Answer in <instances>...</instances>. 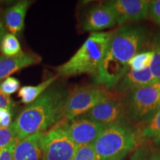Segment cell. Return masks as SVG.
<instances>
[{"instance_id": "6da1fadb", "label": "cell", "mask_w": 160, "mask_h": 160, "mask_svg": "<svg viewBox=\"0 0 160 160\" xmlns=\"http://www.w3.org/2000/svg\"><path fill=\"white\" fill-rule=\"evenodd\" d=\"M144 40L143 30L137 26H123L113 32L105 57L94 77L96 82L107 89L117 85L128 70L132 58L139 53Z\"/></svg>"}, {"instance_id": "7a4b0ae2", "label": "cell", "mask_w": 160, "mask_h": 160, "mask_svg": "<svg viewBox=\"0 0 160 160\" xmlns=\"http://www.w3.org/2000/svg\"><path fill=\"white\" fill-rule=\"evenodd\" d=\"M68 93L59 86H51L25 108L12 123L19 140L45 133L64 117Z\"/></svg>"}, {"instance_id": "3957f363", "label": "cell", "mask_w": 160, "mask_h": 160, "mask_svg": "<svg viewBox=\"0 0 160 160\" xmlns=\"http://www.w3.org/2000/svg\"><path fill=\"white\" fill-rule=\"evenodd\" d=\"M112 34L111 31L91 33L75 54L57 68L58 77L90 74L94 77L107 52Z\"/></svg>"}, {"instance_id": "277c9868", "label": "cell", "mask_w": 160, "mask_h": 160, "mask_svg": "<svg viewBox=\"0 0 160 160\" xmlns=\"http://www.w3.org/2000/svg\"><path fill=\"white\" fill-rule=\"evenodd\" d=\"M137 132L126 124L106 125L93 144L99 160L124 159L138 148Z\"/></svg>"}, {"instance_id": "5b68a950", "label": "cell", "mask_w": 160, "mask_h": 160, "mask_svg": "<svg viewBox=\"0 0 160 160\" xmlns=\"http://www.w3.org/2000/svg\"><path fill=\"white\" fill-rule=\"evenodd\" d=\"M116 99L114 95L101 85L77 88L68 93L62 119L70 121L85 115L99 104Z\"/></svg>"}, {"instance_id": "8992f818", "label": "cell", "mask_w": 160, "mask_h": 160, "mask_svg": "<svg viewBox=\"0 0 160 160\" xmlns=\"http://www.w3.org/2000/svg\"><path fill=\"white\" fill-rule=\"evenodd\" d=\"M42 148V160H73L78 149L60 122L43 133Z\"/></svg>"}, {"instance_id": "52a82bcc", "label": "cell", "mask_w": 160, "mask_h": 160, "mask_svg": "<svg viewBox=\"0 0 160 160\" xmlns=\"http://www.w3.org/2000/svg\"><path fill=\"white\" fill-rule=\"evenodd\" d=\"M160 109V84L131 92L128 105V115L137 121L149 120Z\"/></svg>"}, {"instance_id": "ba28073f", "label": "cell", "mask_w": 160, "mask_h": 160, "mask_svg": "<svg viewBox=\"0 0 160 160\" xmlns=\"http://www.w3.org/2000/svg\"><path fill=\"white\" fill-rule=\"evenodd\" d=\"M59 122L69 137L78 147L93 145L106 126L83 116L70 121L61 119Z\"/></svg>"}, {"instance_id": "9c48e42d", "label": "cell", "mask_w": 160, "mask_h": 160, "mask_svg": "<svg viewBox=\"0 0 160 160\" xmlns=\"http://www.w3.org/2000/svg\"><path fill=\"white\" fill-rule=\"evenodd\" d=\"M107 3L114 11L117 25L145 19L148 16L149 2L146 0H112Z\"/></svg>"}, {"instance_id": "30bf717a", "label": "cell", "mask_w": 160, "mask_h": 160, "mask_svg": "<svg viewBox=\"0 0 160 160\" xmlns=\"http://www.w3.org/2000/svg\"><path fill=\"white\" fill-rule=\"evenodd\" d=\"M83 117L105 125H110L125 124L127 113L123 104L114 99L99 104Z\"/></svg>"}, {"instance_id": "8fae6325", "label": "cell", "mask_w": 160, "mask_h": 160, "mask_svg": "<svg viewBox=\"0 0 160 160\" xmlns=\"http://www.w3.org/2000/svg\"><path fill=\"white\" fill-rule=\"evenodd\" d=\"M117 25L114 11L107 2L89 10L83 21L84 31L95 33Z\"/></svg>"}, {"instance_id": "7c38bea8", "label": "cell", "mask_w": 160, "mask_h": 160, "mask_svg": "<svg viewBox=\"0 0 160 160\" xmlns=\"http://www.w3.org/2000/svg\"><path fill=\"white\" fill-rule=\"evenodd\" d=\"M42 58L37 54L22 52L13 57H0V81L5 79L20 70L41 62Z\"/></svg>"}, {"instance_id": "4fadbf2b", "label": "cell", "mask_w": 160, "mask_h": 160, "mask_svg": "<svg viewBox=\"0 0 160 160\" xmlns=\"http://www.w3.org/2000/svg\"><path fill=\"white\" fill-rule=\"evenodd\" d=\"M43 133H37L18 140L13 160H42V139Z\"/></svg>"}, {"instance_id": "5bb4252c", "label": "cell", "mask_w": 160, "mask_h": 160, "mask_svg": "<svg viewBox=\"0 0 160 160\" xmlns=\"http://www.w3.org/2000/svg\"><path fill=\"white\" fill-rule=\"evenodd\" d=\"M155 84L149 67L142 71L128 69L117 84V86L120 92H132Z\"/></svg>"}, {"instance_id": "9a60e30c", "label": "cell", "mask_w": 160, "mask_h": 160, "mask_svg": "<svg viewBox=\"0 0 160 160\" xmlns=\"http://www.w3.org/2000/svg\"><path fill=\"white\" fill-rule=\"evenodd\" d=\"M31 2L21 1L6 9L5 13V23L12 34L20 33L25 25V19Z\"/></svg>"}, {"instance_id": "2e32d148", "label": "cell", "mask_w": 160, "mask_h": 160, "mask_svg": "<svg viewBox=\"0 0 160 160\" xmlns=\"http://www.w3.org/2000/svg\"><path fill=\"white\" fill-rule=\"evenodd\" d=\"M57 77V75L50 77L36 86H23L19 91L18 97L20 98L22 102L26 105H30L42 94L49 87H51Z\"/></svg>"}, {"instance_id": "e0dca14e", "label": "cell", "mask_w": 160, "mask_h": 160, "mask_svg": "<svg viewBox=\"0 0 160 160\" xmlns=\"http://www.w3.org/2000/svg\"><path fill=\"white\" fill-rule=\"evenodd\" d=\"M0 50L6 57H13L22 52L19 40L12 33H7L4 36L0 42Z\"/></svg>"}, {"instance_id": "ac0fdd59", "label": "cell", "mask_w": 160, "mask_h": 160, "mask_svg": "<svg viewBox=\"0 0 160 160\" xmlns=\"http://www.w3.org/2000/svg\"><path fill=\"white\" fill-rule=\"evenodd\" d=\"M142 135L145 138H153L160 142V109L148 120L145 126Z\"/></svg>"}, {"instance_id": "d6986e66", "label": "cell", "mask_w": 160, "mask_h": 160, "mask_svg": "<svg viewBox=\"0 0 160 160\" xmlns=\"http://www.w3.org/2000/svg\"><path fill=\"white\" fill-rule=\"evenodd\" d=\"M153 51H145L138 53L132 58L129 62V68L135 71H142L149 68L153 59Z\"/></svg>"}, {"instance_id": "ffe728a7", "label": "cell", "mask_w": 160, "mask_h": 160, "mask_svg": "<svg viewBox=\"0 0 160 160\" xmlns=\"http://www.w3.org/2000/svg\"><path fill=\"white\" fill-rule=\"evenodd\" d=\"M152 51L153 55L150 65V70L156 84H160V38L156 40Z\"/></svg>"}, {"instance_id": "44dd1931", "label": "cell", "mask_w": 160, "mask_h": 160, "mask_svg": "<svg viewBox=\"0 0 160 160\" xmlns=\"http://www.w3.org/2000/svg\"><path fill=\"white\" fill-rule=\"evenodd\" d=\"M17 139L13 125L8 128L0 127V150L5 148Z\"/></svg>"}, {"instance_id": "7402d4cb", "label": "cell", "mask_w": 160, "mask_h": 160, "mask_svg": "<svg viewBox=\"0 0 160 160\" xmlns=\"http://www.w3.org/2000/svg\"><path fill=\"white\" fill-rule=\"evenodd\" d=\"M73 160H99L93 145L78 147Z\"/></svg>"}, {"instance_id": "603a6c76", "label": "cell", "mask_w": 160, "mask_h": 160, "mask_svg": "<svg viewBox=\"0 0 160 160\" xmlns=\"http://www.w3.org/2000/svg\"><path fill=\"white\" fill-rule=\"evenodd\" d=\"M19 86L20 82L19 80L14 77H9L0 84V90L4 94L10 96L17 92L19 88Z\"/></svg>"}, {"instance_id": "cb8c5ba5", "label": "cell", "mask_w": 160, "mask_h": 160, "mask_svg": "<svg viewBox=\"0 0 160 160\" xmlns=\"http://www.w3.org/2000/svg\"><path fill=\"white\" fill-rule=\"evenodd\" d=\"M148 15L153 21L160 25V0L149 2Z\"/></svg>"}, {"instance_id": "d4e9b609", "label": "cell", "mask_w": 160, "mask_h": 160, "mask_svg": "<svg viewBox=\"0 0 160 160\" xmlns=\"http://www.w3.org/2000/svg\"><path fill=\"white\" fill-rule=\"evenodd\" d=\"M18 140L16 139L5 148L0 150V160H13V154Z\"/></svg>"}, {"instance_id": "484cf974", "label": "cell", "mask_w": 160, "mask_h": 160, "mask_svg": "<svg viewBox=\"0 0 160 160\" xmlns=\"http://www.w3.org/2000/svg\"><path fill=\"white\" fill-rule=\"evenodd\" d=\"M9 109H0V127L8 128L12 125V113Z\"/></svg>"}, {"instance_id": "4316f807", "label": "cell", "mask_w": 160, "mask_h": 160, "mask_svg": "<svg viewBox=\"0 0 160 160\" xmlns=\"http://www.w3.org/2000/svg\"><path fill=\"white\" fill-rule=\"evenodd\" d=\"M149 151L146 147H139L133 152L130 160H148Z\"/></svg>"}, {"instance_id": "83f0119b", "label": "cell", "mask_w": 160, "mask_h": 160, "mask_svg": "<svg viewBox=\"0 0 160 160\" xmlns=\"http://www.w3.org/2000/svg\"><path fill=\"white\" fill-rule=\"evenodd\" d=\"M13 106L14 104L9 96L4 94L0 90V109H9L12 111Z\"/></svg>"}, {"instance_id": "f1b7e54d", "label": "cell", "mask_w": 160, "mask_h": 160, "mask_svg": "<svg viewBox=\"0 0 160 160\" xmlns=\"http://www.w3.org/2000/svg\"><path fill=\"white\" fill-rule=\"evenodd\" d=\"M5 34V26L3 25V22H2L1 19H0V42H1L2 39L4 36Z\"/></svg>"}, {"instance_id": "f546056e", "label": "cell", "mask_w": 160, "mask_h": 160, "mask_svg": "<svg viewBox=\"0 0 160 160\" xmlns=\"http://www.w3.org/2000/svg\"><path fill=\"white\" fill-rule=\"evenodd\" d=\"M148 160H160V152H155L153 153L149 157Z\"/></svg>"}, {"instance_id": "4dcf8cb0", "label": "cell", "mask_w": 160, "mask_h": 160, "mask_svg": "<svg viewBox=\"0 0 160 160\" xmlns=\"http://www.w3.org/2000/svg\"><path fill=\"white\" fill-rule=\"evenodd\" d=\"M104 160H122V159H104Z\"/></svg>"}]
</instances>
